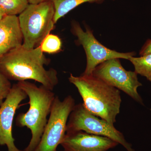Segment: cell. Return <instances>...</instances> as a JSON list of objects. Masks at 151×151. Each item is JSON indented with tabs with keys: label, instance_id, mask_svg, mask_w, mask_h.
<instances>
[{
	"label": "cell",
	"instance_id": "obj_1",
	"mask_svg": "<svg viewBox=\"0 0 151 151\" xmlns=\"http://www.w3.org/2000/svg\"><path fill=\"white\" fill-rule=\"evenodd\" d=\"M49 62L40 47L27 49L22 45L0 59V71L9 80L18 82L34 80L53 90L58 84V78L56 70L45 68Z\"/></svg>",
	"mask_w": 151,
	"mask_h": 151
},
{
	"label": "cell",
	"instance_id": "obj_2",
	"mask_svg": "<svg viewBox=\"0 0 151 151\" xmlns=\"http://www.w3.org/2000/svg\"><path fill=\"white\" fill-rule=\"evenodd\" d=\"M68 80L78 89L88 111L114 125L122 102L119 89L92 74L76 76L71 73Z\"/></svg>",
	"mask_w": 151,
	"mask_h": 151
},
{
	"label": "cell",
	"instance_id": "obj_3",
	"mask_svg": "<svg viewBox=\"0 0 151 151\" xmlns=\"http://www.w3.org/2000/svg\"><path fill=\"white\" fill-rule=\"evenodd\" d=\"M17 84L27 94L29 107L26 113L18 115L16 123L18 127H26L31 132L29 144L23 151H34L46 127L55 95L52 90L42 85L38 87L27 81H19Z\"/></svg>",
	"mask_w": 151,
	"mask_h": 151
},
{
	"label": "cell",
	"instance_id": "obj_4",
	"mask_svg": "<svg viewBox=\"0 0 151 151\" xmlns=\"http://www.w3.org/2000/svg\"><path fill=\"white\" fill-rule=\"evenodd\" d=\"M55 9L51 0L29 4L18 17L22 35V45L33 49L40 45L54 29Z\"/></svg>",
	"mask_w": 151,
	"mask_h": 151
},
{
	"label": "cell",
	"instance_id": "obj_5",
	"mask_svg": "<svg viewBox=\"0 0 151 151\" xmlns=\"http://www.w3.org/2000/svg\"><path fill=\"white\" fill-rule=\"evenodd\" d=\"M78 131L107 137L122 145L127 151H135L132 145L113 124L90 113L83 103L75 105L69 116L66 127V133Z\"/></svg>",
	"mask_w": 151,
	"mask_h": 151
},
{
	"label": "cell",
	"instance_id": "obj_6",
	"mask_svg": "<svg viewBox=\"0 0 151 151\" xmlns=\"http://www.w3.org/2000/svg\"><path fill=\"white\" fill-rule=\"evenodd\" d=\"M75 105L71 95L63 100L55 96L46 127L34 151H57L66 134L68 118Z\"/></svg>",
	"mask_w": 151,
	"mask_h": 151
},
{
	"label": "cell",
	"instance_id": "obj_7",
	"mask_svg": "<svg viewBox=\"0 0 151 151\" xmlns=\"http://www.w3.org/2000/svg\"><path fill=\"white\" fill-rule=\"evenodd\" d=\"M71 32L77 37V43L82 45L86 53V68L82 75H92L96 66L108 60L123 58L129 60L134 56L135 52H120L108 48L96 39L92 30L88 27L85 30L77 22L73 21L71 25Z\"/></svg>",
	"mask_w": 151,
	"mask_h": 151
},
{
	"label": "cell",
	"instance_id": "obj_8",
	"mask_svg": "<svg viewBox=\"0 0 151 151\" xmlns=\"http://www.w3.org/2000/svg\"><path fill=\"white\" fill-rule=\"evenodd\" d=\"M92 75L143 104L137 91L138 87L142 85L138 80V74L135 71L126 70L119 58H113L100 63L94 68Z\"/></svg>",
	"mask_w": 151,
	"mask_h": 151
},
{
	"label": "cell",
	"instance_id": "obj_9",
	"mask_svg": "<svg viewBox=\"0 0 151 151\" xmlns=\"http://www.w3.org/2000/svg\"><path fill=\"white\" fill-rule=\"evenodd\" d=\"M27 97V94L17 83L14 84L8 96L0 107V146H6L8 151H23L15 145L12 126L19 105Z\"/></svg>",
	"mask_w": 151,
	"mask_h": 151
},
{
	"label": "cell",
	"instance_id": "obj_10",
	"mask_svg": "<svg viewBox=\"0 0 151 151\" xmlns=\"http://www.w3.org/2000/svg\"><path fill=\"white\" fill-rule=\"evenodd\" d=\"M118 145L107 137L83 131L66 133L60 144L64 151H107Z\"/></svg>",
	"mask_w": 151,
	"mask_h": 151
},
{
	"label": "cell",
	"instance_id": "obj_11",
	"mask_svg": "<svg viewBox=\"0 0 151 151\" xmlns=\"http://www.w3.org/2000/svg\"><path fill=\"white\" fill-rule=\"evenodd\" d=\"M18 17L6 16L0 20V59L14 49L22 45Z\"/></svg>",
	"mask_w": 151,
	"mask_h": 151
},
{
	"label": "cell",
	"instance_id": "obj_12",
	"mask_svg": "<svg viewBox=\"0 0 151 151\" xmlns=\"http://www.w3.org/2000/svg\"><path fill=\"white\" fill-rule=\"evenodd\" d=\"M54 6L55 15L54 22L56 24L58 20L78 6L89 3L101 4L105 0H51Z\"/></svg>",
	"mask_w": 151,
	"mask_h": 151
},
{
	"label": "cell",
	"instance_id": "obj_13",
	"mask_svg": "<svg viewBox=\"0 0 151 151\" xmlns=\"http://www.w3.org/2000/svg\"><path fill=\"white\" fill-rule=\"evenodd\" d=\"M128 60L134 65L137 74L146 77L151 82V53L139 57H131Z\"/></svg>",
	"mask_w": 151,
	"mask_h": 151
},
{
	"label": "cell",
	"instance_id": "obj_14",
	"mask_svg": "<svg viewBox=\"0 0 151 151\" xmlns=\"http://www.w3.org/2000/svg\"><path fill=\"white\" fill-rule=\"evenodd\" d=\"M28 0H0V10L6 16L19 15L29 4Z\"/></svg>",
	"mask_w": 151,
	"mask_h": 151
},
{
	"label": "cell",
	"instance_id": "obj_15",
	"mask_svg": "<svg viewBox=\"0 0 151 151\" xmlns=\"http://www.w3.org/2000/svg\"><path fill=\"white\" fill-rule=\"evenodd\" d=\"M41 49L43 52L48 54H55L60 51L62 47V42L59 37L49 34L42 42Z\"/></svg>",
	"mask_w": 151,
	"mask_h": 151
},
{
	"label": "cell",
	"instance_id": "obj_16",
	"mask_svg": "<svg viewBox=\"0 0 151 151\" xmlns=\"http://www.w3.org/2000/svg\"><path fill=\"white\" fill-rule=\"evenodd\" d=\"M8 78L0 71V107L8 96L12 86Z\"/></svg>",
	"mask_w": 151,
	"mask_h": 151
},
{
	"label": "cell",
	"instance_id": "obj_17",
	"mask_svg": "<svg viewBox=\"0 0 151 151\" xmlns=\"http://www.w3.org/2000/svg\"><path fill=\"white\" fill-rule=\"evenodd\" d=\"M151 53V39L147 40L139 52L141 56Z\"/></svg>",
	"mask_w": 151,
	"mask_h": 151
},
{
	"label": "cell",
	"instance_id": "obj_18",
	"mask_svg": "<svg viewBox=\"0 0 151 151\" xmlns=\"http://www.w3.org/2000/svg\"><path fill=\"white\" fill-rule=\"evenodd\" d=\"M48 1L49 0H28V1L29 4H37Z\"/></svg>",
	"mask_w": 151,
	"mask_h": 151
},
{
	"label": "cell",
	"instance_id": "obj_19",
	"mask_svg": "<svg viewBox=\"0 0 151 151\" xmlns=\"http://www.w3.org/2000/svg\"><path fill=\"white\" fill-rule=\"evenodd\" d=\"M6 16L0 10V20H1Z\"/></svg>",
	"mask_w": 151,
	"mask_h": 151
},
{
	"label": "cell",
	"instance_id": "obj_20",
	"mask_svg": "<svg viewBox=\"0 0 151 151\" xmlns=\"http://www.w3.org/2000/svg\"><path fill=\"white\" fill-rule=\"evenodd\" d=\"M112 1H116V0H112Z\"/></svg>",
	"mask_w": 151,
	"mask_h": 151
},
{
	"label": "cell",
	"instance_id": "obj_21",
	"mask_svg": "<svg viewBox=\"0 0 151 151\" xmlns=\"http://www.w3.org/2000/svg\"><path fill=\"white\" fill-rule=\"evenodd\" d=\"M64 151V150H63V151Z\"/></svg>",
	"mask_w": 151,
	"mask_h": 151
}]
</instances>
